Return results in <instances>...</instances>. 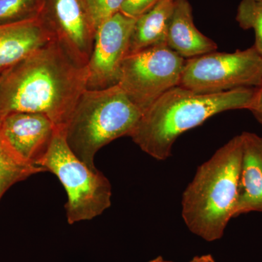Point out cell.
<instances>
[{
  "instance_id": "obj_1",
  "label": "cell",
  "mask_w": 262,
  "mask_h": 262,
  "mask_svg": "<svg viewBox=\"0 0 262 262\" xmlns=\"http://www.w3.org/2000/svg\"><path fill=\"white\" fill-rule=\"evenodd\" d=\"M88 79L87 65L55 39L1 74L0 116L42 114L63 131Z\"/></svg>"
},
{
  "instance_id": "obj_2",
  "label": "cell",
  "mask_w": 262,
  "mask_h": 262,
  "mask_svg": "<svg viewBox=\"0 0 262 262\" xmlns=\"http://www.w3.org/2000/svg\"><path fill=\"white\" fill-rule=\"evenodd\" d=\"M255 92L253 88H242L203 94L177 86L142 114L130 137L143 151L163 161L170 158L174 143L184 133L217 114L249 110Z\"/></svg>"
},
{
  "instance_id": "obj_3",
  "label": "cell",
  "mask_w": 262,
  "mask_h": 262,
  "mask_svg": "<svg viewBox=\"0 0 262 262\" xmlns=\"http://www.w3.org/2000/svg\"><path fill=\"white\" fill-rule=\"evenodd\" d=\"M242 160V138L234 136L202 163L182 198L184 224L198 237L213 242L234 218Z\"/></svg>"
},
{
  "instance_id": "obj_4",
  "label": "cell",
  "mask_w": 262,
  "mask_h": 262,
  "mask_svg": "<svg viewBox=\"0 0 262 262\" xmlns=\"http://www.w3.org/2000/svg\"><path fill=\"white\" fill-rule=\"evenodd\" d=\"M142 112L116 84L84 90L63 129L69 147L87 166H95L96 153L123 136H130Z\"/></svg>"
},
{
  "instance_id": "obj_5",
  "label": "cell",
  "mask_w": 262,
  "mask_h": 262,
  "mask_svg": "<svg viewBox=\"0 0 262 262\" xmlns=\"http://www.w3.org/2000/svg\"><path fill=\"white\" fill-rule=\"evenodd\" d=\"M54 174L64 187L69 224L93 220L112 205V185L98 170H92L69 147L63 131L58 130L42 159L37 163Z\"/></svg>"
},
{
  "instance_id": "obj_6",
  "label": "cell",
  "mask_w": 262,
  "mask_h": 262,
  "mask_svg": "<svg viewBox=\"0 0 262 262\" xmlns=\"http://www.w3.org/2000/svg\"><path fill=\"white\" fill-rule=\"evenodd\" d=\"M262 84V57L254 46L234 53L212 52L186 59L179 86L198 94H220Z\"/></svg>"
},
{
  "instance_id": "obj_7",
  "label": "cell",
  "mask_w": 262,
  "mask_h": 262,
  "mask_svg": "<svg viewBox=\"0 0 262 262\" xmlns=\"http://www.w3.org/2000/svg\"><path fill=\"white\" fill-rule=\"evenodd\" d=\"M185 61L167 45L130 53L122 62L117 84L144 113L165 92L179 85Z\"/></svg>"
},
{
  "instance_id": "obj_8",
  "label": "cell",
  "mask_w": 262,
  "mask_h": 262,
  "mask_svg": "<svg viewBox=\"0 0 262 262\" xmlns=\"http://www.w3.org/2000/svg\"><path fill=\"white\" fill-rule=\"evenodd\" d=\"M136 18L119 12L96 29L89 63L87 89H103L118 84L122 62L128 54Z\"/></svg>"
},
{
  "instance_id": "obj_9",
  "label": "cell",
  "mask_w": 262,
  "mask_h": 262,
  "mask_svg": "<svg viewBox=\"0 0 262 262\" xmlns=\"http://www.w3.org/2000/svg\"><path fill=\"white\" fill-rule=\"evenodd\" d=\"M57 130L51 119L42 114L9 113L0 123V142L18 163L38 166Z\"/></svg>"
},
{
  "instance_id": "obj_10",
  "label": "cell",
  "mask_w": 262,
  "mask_h": 262,
  "mask_svg": "<svg viewBox=\"0 0 262 262\" xmlns=\"http://www.w3.org/2000/svg\"><path fill=\"white\" fill-rule=\"evenodd\" d=\"M54 24L50 27L56 40L81 63L88 65L96 30L83 0H53Z\"/></svg>"
},
{
  "instance_id": "obj_11",
  "label": "cell",
  "mask_w": 262,
  "mask_h": 262,
  "mask_svg": "<svg viewBox=\"0 0 262 262\" xmlns=\"http://www.w3.org/2000/svg\"><path fill=\"white\" fill-rule=\"evenodd\" d=\"M55 39L39 17L0 25V73Z\"/></svg>"
},
{
  "instance_id": "obj_12",
  "label": "cell",
  "mask_w": 262,
  "mask_h": 262,
  "mask_svg": "<svg viewBox=\"0 0 262 262\" xmlns=\"http://www.w3.org/2000/svg\"><path fill=\"white\" fill-rule=\"evenodd\" d=\"M238 196L234 217L262 213V136L244 132Z\"/></svg>"
},
{
  "instance_id": "obj_13",
  "label": "cell",
  "mask_w": 262,
  "mask_h": 262,
  "mask_svg": "<svg viewBox=\"0 0 262 262\" xmlns=\"http://www.w3.org/2000/svg\"><path fill=\"white\" fill-rule=\"evenodd\" d=\"M167 46L184 59L216 51V43L200 32L188 0H176L167 37Z\"/></svg>"
},
{
  "instance_id": "obj_14",
  "label": "cell",
  "mask_w": 262,
  "mask_h": 262,
  "mask_svg": "<svg viewBox=\"0 0 262 262\" xmlns=\"http://www.w3.org/2000/svg\"><path fill=\"white\" fill-rule=\"evenodd\" d=\"M176 0H162L153 8L136 18L131 34L128 54L167 45L170 18Z\"/></svg>"
},
{
  "instance_id": "obj_15",
  "label": "cell",
  "mask_w": 262,
  "mask_h": 262,
  "mask_svg": "<svg viewBox=\"0 0 262 262\" xmlns=\"http://www.w3.org/2000/svg\"><path fill=\"white\" fill-rule=\"evenodd\" d=\"M3 117L0 116V123ZM45 171L42 167L18 163L7 152L0 142V199L16 183Z\"/></svg>"
},
{
  "instance_id": "obj_16",
  "label": "cell",
  "mask_w": 262,
  "mask_h": 262,
  "mask_svg": "<svg viewBox=\"0 0 262 262\" xmlns=\"http://www.w3.org/2000/svg\"><path fill=\"white\" fill-rule=\"evenodd\" d=\"M236 20L245 30L254 31L253 46L262 57V2L242 0L237 8Z\"/></svg>"
},
{
  "instance_id": "obj_17",
  "label": "cell",
  "mask_w": 262,
  "mask_h": 262,
  "mask_svg": "<svg viewBox=\"0 0 262 262\" xmlns=\"http://www.w3.org/2000/svg\"><path fill=\"white\" fill-rule=\"evenodd\" d=\"M38 0H0V25L38 18Z\"/></svg>"
},
{
  "instance_id": "obj_18",
  "label": "cell",
  "mask_w": 262,
  "mask_h": 262,
  "mask_svg": "<svg viewBox=\"0 0 262 262\" xmlns=\"http://www.w3.org/2000/svg\"><path fill=\"white\" fill-rule=\"evenodd\" d=\"M95 29L121 10L125 0H83Z\"/></svg>"
},
{
  "instance_id": "obj_19",
  "label": "cell",
  "mask_w": 262,
  "mask_h": 262,
  "mask_svg": "<svg viewBox=\"0 0 262 262\" xmlns=\"http://www.w3.org/2000/svg\"><path fill=\"white\" fill-rule=\"evenodd\" d=\"M160 1L162 0H125L120 12L136 18L151 9Z\"/></svg>"
},
{
  "instance_id": "obj_20",
  "label": "cell",
  "mask_w": 262,
  "mask_h": 262,
  "mask_svg": "<svg viewBox=\"0 0 262 262\" xmlns=\"http://www.w3.org/2000/svg\"><path fill=\"white\" fill-rule=\"evenodd\" d=\"M248 110L253 114L256 120L262 125V84L259 87L256 88L252 103Z\"/></svg>"
},
{
  "instance_id": "obj_21",
  "label": "cell",
  "mask_w": 262,
  "mask_h": 262,
  "mask_svg": "<svg viewBox=\"0 0 262 262\" xmlns=\"http://www.w3.org/2000/svg\"><path fill=\"white\" fill-rule=\"evenodd\" d=\"M189 262H215V261L212 255L206 254L195 256Z\"/></svg>"
},
{
  "instance_id": "obj_22",
  "label": "cell",
  "mask_w": 262,
  "mask_h": 262,
  "mask_svg": "<svg viewBox=\"0 0 262 262\" xmlns=\"http://www.w3.org/2000/svg\"><path fill=\"white\" fill-rule=\"evenodd\" d=\"M148 262H173L171 261H168V260L165 259V258L162 257V256H158V257H156L154 258V259L150 260Z\"/></svg>"
},
{
  "instance_id": "obj_23",
  "label": "cell",
  "mask_w": 262,
  "mask_h": 262,
  "mask_svg": "<svg viewBox=\"0 0 262 262\" xmlns=\"http://www.w3.org/2000/svg\"><path fill=\"white\" fill-rule=\"evenodd\" d=\"M254 1H256V2H262V0H254Z\"/></svg>"
},
{
  "instance_id": "obj_24",
  "label": "cell",
  "mask_w": 262,
  "mask_h": 262,
  "mask_svg": "<svg viewBox=\"0 0 262 262\" xmlns=\"http://www.w3.org/2000/svg\"><path fill=\"white\" fill-rule=\"evenodd\" d=\"M1 74H2V73H0V75H1Z\"/></svg>"
}]
</instances>
